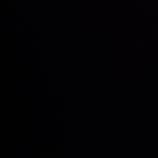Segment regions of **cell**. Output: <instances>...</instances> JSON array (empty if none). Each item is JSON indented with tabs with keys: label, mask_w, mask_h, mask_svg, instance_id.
<instances>
[]
</instances>
